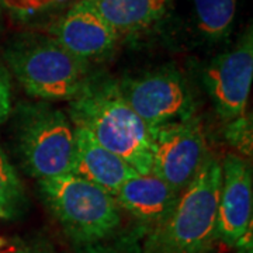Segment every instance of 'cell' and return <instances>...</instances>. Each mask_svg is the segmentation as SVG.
<instances>
[{
	"label": "cell",
	"mask_w": 253,
	"mask_h": 253,
	"mask_svg": "<svg viewBox=\"0 0 253 253\" xmlns=\"http://www.w3.org/2000/svg\"><path fill=\"white\" fill-rule=\"evenodd\" d=\"M69 118L73 126L89 131L136 173L152 172L151 129L126 103L118 81L90 75L81 93L69 101Z\"/></svg>",
	"instance_id": "obj_1"
},
{
	"label": "cell",
	"mask_w": 253,
	"mask_h": 253,
	"mask_svg": "<svg viewBox=\"0 0 253 253\" xmlns=\"http://www.w3.org/2000/svg\"><path fill=\"white\" fill-rule=\"evenodd\" d=\"M222 169L208 154L170 212L144 236L145 253H210L215 239Z\"/></svg>",
	"instance_id": "obj_2"
},
{
	"label": "cell",
	"mask_w": 253,
	"mask_h": 253,
	"mask_svg": "<svg viewBox=\"0 0 253 253\" xmlns=\"http://www.w3.org/2000/svg\"><path fill=\"white\" fill-rule=\"evenodd\" d=\"M3 58L23 89L46 101H71L90 78L89 63L68 52L52 37H17L4 46Z\"/></svg>",
	"instance_id": "obj_3"
},
{
	"label": "cell",
	"mask_w": 253,
	"mask_h": 253,
	"mask_svg": "<svg viewBox=\"0 0 253 253\" xmlns=\"http://www.w3.org/2000/svg\"><path fill=\"white\" fill-rule=\"evenodd\" d=\"M45 206L76 248L103 241L121 229V208L100 186L72 173L38 180Z\"/></svg>",
	"instance_id": "obj_4"
},
{
	"label": "cell",
	"mask_w": 253,
	"mask_h": 253,
	"mask_svg": "<svg viewBox=\"0 0 253 253\" xmlns=\"http://www.w3.org/2000/svg\"><path fill=\"white\" fill-rule=\"evenodd\" d=\"M14 138L24 170L38 180L71 173L75 129L69 116L38 101L20 104L14 118Z\"/></svg>",
	"instance_id": "obj_5"
},
{
	"label": "cell",
	"mask_w": 253,
	"mask_h": 253,
	"mask_svg": "<svg viewBox=\"0 0 253 253\" xmlns=\"http://www.w3.org/2000/svg\"><path fill=\"white\" fill-rule=\"evenodd\" d=\"M126 101L149 128L194 117L196 100L184 73L163 65L135 78L118 81Z\"/></svg>",
	"instance_id": "obj_6"
},
{
	"label": "cell",
	"mask_w": 253,
	"mask_h": 253,
	"mask_svg": "<svg viewBox=\"0 0 253 253\" xmlns=\"http://www.w3.org/2000/svg\"><path fill=\"white\" fill-rule=\"evenodd\" d=\"M253 79V34L249 27L235 45L208 61L201 73L218 117L224 123L246 113Z\"/></svg>",
	"instance_id": "obj_7"
},
{
	"label": "cell",
	"mask_w": 253,
	"mask_h": 253,
	"mask_svg": "<svg viewBox=\"0 0 253 253\" xmlns=\"http://www.w3.org/2000/svg\"><path fill=\"white\" fill-rule=\"evenodd\" d=\"M149 129L152 173L180 193L196 177L208 156L200 120L193 117Z\"/></svg>",
	"instance_id": "obj_8"
},
{
	"label": "cell",
	"mask_w": 253,
	"mask_h": 253,
	"mask_svg": "<svg viewBox=\"0 0 253 253\" xmlns=\"http://www.w3.org/2000/svg\"><path fill=\"white\" fill-rule=\"evenodd\" d=\"M221 169L215 239L235 249L239 239L253 228L252 168L242 156L228 155Z\"/></svg>",
	"instance_id": "obj_9"
},
{
	"label": "cell",
	"mask_w": 253,
	"mask_h": 253,
	"mask_svg": "<svg viewBox=\"0 0 253 253\" xmlns=\"http://www.w3.org/2000/svg\"><path fill=\"white\" fill-rule=\"evenodd\" d=\"M51 33L58 44L86 63L110 56L120 40L117 31L94 10L89 0L73 4Z\"/></svg>",
	"instance_id": "obj_10"
},
{
	"label": "cell",
	"mask_w": 253,
	"mask_h": 253,
	"mask_svg": "<svg viewBox=\"0 0 253 253\" xmlns=\"http://www.w3.org/2000/svg\"><path fill=\"white\" fill-rule=\"evenodd\" d=\"M120 208L134 218L145 235L170 212L179 193L155 173L139 174L128 180L114 196Z\"/></svg>",
	"instance_id": "obj_11"
},
{
	"label": "cell",
	"mask_w": 253,
	"mask_h": 253,
	"mask_svg": "<svg viewBox=\"0 0 253 253\" xmlns=\"http://www.w3.org/2000/svg\"><path fill=\"white\" fill-rule=\"evenodd\" d=\"M73 129L75 154L71 173L116 196L118 189L135 176L136 170L123 158L99 144L84 128L73 126Z\"/></svg>",
	"instance_id": "obj_12"
},
{
	"label": "cell",
	"mask_w": 253,
	"mask_h": 253,
	"mask_svg": "<svg viewBox=\"0 0 253 253\" xmlns=\"http://www.w3.org/2000/svg\"><path fill=\"white\" fill-rule=\"evenodd\" d=\"M89 3L120 37L151 28L165 17L169 7V0H89Z\"/></svg>",
	"instance_id": "obj_13"
},
{
	"label": "cell",
	"mask_w": 253,
	"mask_h": 253,
	"mask_svg": "<svg viewBox=\"0 0 253 253\" xmlns=\"http://www.w3.org/2000/svg\"><path fill=\"white\" fill-rule=\"evenodd\" d=\"M196 27L208 41H219L231 34L236 0H193Z\"/></svg>",
	"instance_id": "obj_14"
},
{
	"label": "cell",
	"mask_w": 253,
	"mask_h": 253,
	"mask_svg": "<svg viewBox=\"0 0 253 253\" xmlns=\"http://www.w3.org/2000/svg\"><path fill=\"white\" fill-rule=\"evenodd\" d=\"M27 206L23 183L0 146V217H20Z\"/></svg>",
	"instance_id": "obj_15"
},
{
	"label": "cell",
	"mask_w": 253,
	"mask_h": 253,
	"mask_svg": "<svg viewBox=\"0 0 253 253\" xmlns=\"http://www.w3.org/2000/svg\"><path fill=\"white\" fill-rule=\"evenodd\" d=\"M145 231L139 226L120 229L103 241L78 248L79 253H145Z\"/></svg>",
	"instance_id": "obj_16"
},
{
	"label": "cell",
	"mask_w": 253,
	"mask_h": 253,
	"mask_svg": "<svg viewBox=\"0 0 253 253\" xmlns=\"http://www.w3.org/2000/svg\"><path fill=\"white\" fill-rule=\"evenodd\" d=\"M225 129L226 139L229 144L235 146L241 154H252V118L245 113L244 116L228 121Z\"/></svg>",
	"instance_id": "obj_17"
},
{
	"label": "cell",
	"mask_w": 253,
	"mask_h": 253,
	"mask_svg": "<svg viewBox=\"0 0 253 253\" xmlns=\"http://www.w3.org/2000/svg\"><path fill=\"white\" fill-rule=\"evenodd\" d=\"M11 111V79L9 69L0 62V126L9 118Z\"/></svg>",
	"instance_id": "obj_18"
},
{
	"label": "cell",
	"mask_w": 253,
	"mask_h": 253,
	"mask_svg": "<svg viewBox=\"0 0 253 253\" xmlns=\"http://www.w3.org/2000/svg\"><path fill=\"white\" fill-rule=\"evenodd\" d=\"M17 253H56L54 252L49 246L41 244H33L28 245V246H24L21 248Z\"/></svg>",
	"instance_id": "obj_19"
},
{
	"label": "cell",
	"mask_w": 253,
	"mask_h": 253,
	"mask_svg": "<svg viewBox=\"0 0 253 253\" xmlns=\"http://www.w3.org/2000/svg\"><path fill=\"white\" fill-rule=\"evenodd\" d=\"M21 1V7H23V13L24 11H30V10L38 9V7H42L46 6L48 3L54 1V0H20Z\"/></svg>",
	"instance_id": "obj_20"
},
{
	"label": "cell",
	"mask_w": 253,
	"mask_h": 253,
	"mask_svg": "<svg viewBox=\"0 0 253 253\" xmlns=\"http://www.w3.org/2000/svg\"><path fill=\"white\" fill-rule=\"evenodd\" d=\"M0 3L3 6H6L7 9L23 13V7H21V1L20 0H0Z\"/></svg>",
	"instance_id": "obj_21"
},
{
	"label": "cell",
	"mask_w": 253,
	"mask_h": 253,
	"mask_svg": "<svg viewBox=\"0 0 253 253\" xmlns=\"http://www.w3.org/2000/svg\"><path fill=\"white\" fill-rule=\"evenodd\" d=\"M0 28H1V16H0Z\"/></svg>",
	"instance_id": "obj_22"
},
{
	"label": "cell",
	"mask_w": 253,
	"mask_h": 253,
	"mask_svg": "<svg viewBox=\"0 0 253 253\" xmlns=\"http://www.w3.org/2000/svg\"><path fill=\"white\" fill-rule=\"evenodd\" d=\"M210 253H211V252H210Z\"/></svg>",
	"instance_id": "obj_23"
}]
</instances>
